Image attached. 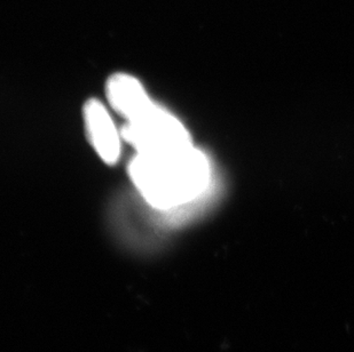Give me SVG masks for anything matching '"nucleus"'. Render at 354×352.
<instances>
[{"instance_id": "1", "label": "nucleus", "mask_w": 354, "mask_h": 352, "mask_svg": "<svg viewBox=\"0 0 354 352\" xmlns=\"http://www.w3.org/2000/svg\"><path fill=\"white\" fill-rule=\"evenodd\" d=\"M129 174L148 205L160 213L162 226L189 221L214 193L210 159L194 146L169 155L137 153Z\"/></svg>"}, {"instance_id": "4", "label": "nucleus", "mask_w": 354, "mask_h": 352, "mask_svg": "<svg viewBox=\"0 0 354 352\" xmlns=\"http://www.w3.org/2000/svg\"><path fill=\"white\" fill-rule=\"evenodd\" d=\"M107 97L113 109L127 121L144 115L155 104L140 81L127 73L111 77L107 84Z\"/></svg>"}, {"instance_id": "2", "label": "nucleus", "mask_w": 354, "mask_h": 352, "mask_svg": "<svg viewBox=\"0 0 354 352\" xmlns=\"http://www.w3.org/2000/svg\"><path fill=\"white\" fill-rule=\"evenodd\" d=\"M120 135L140 155H169L193 146L180 120L156 104L144 115L127 121Z\"/></svg>"}, {"instance_id": "3", "label": "nucleus", "mask_w": 354, "mask_h": 352, "mask_svg": "<svg viewBox=\"0 0 354 352\" xmlns=\"http://www.w3.org/2000/svg\"><path fill=\"white\" fill-rule=\"evenodd\" d=\"M84 121L91 143L104 163L115 164L120 156V137L104 104L90 100L84 106Z\"/></svg>"}]
</instances>
